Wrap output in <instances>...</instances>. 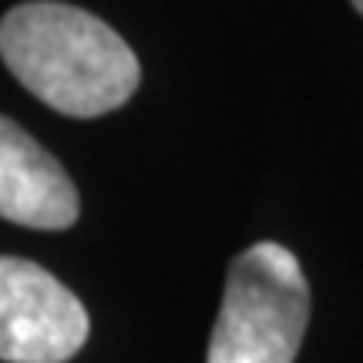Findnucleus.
I'll return each mask as SVG.
<instances>
[{"label":"nucleus","instance_id":"obj_2","mask_svg":"<svg viewBox=\"0 0 363 363\" xmlns=\"http://www.w3.org/2000/svg\"><path fill=\"white\" fill-rule=\"evenodd\" d=\"M310 323V283L279 242H256L229 266L206 363H293Z\"/></svg>","mask_w":363,"mask_h":363},{"label":"nucleus","instance_id":"obj_5","mask_svg":"<svg viewBox=\"0 0 363 363\" xmlns=\"http://www.w3.org/2000/svg\"><path fill=\"white\" fill-rule=\"evenodd\" d=\"M353 7H357V11L363 13V0H353Z\"/></svg>","mask_w":363,"mask_h":363},{"label":"nucleus","instance_id":"obj_3","mask_svg":"<svg viewBox=\"0 0 363 363\" xmlns=\"http://www.w3.org/2000/svg\"><path fill=\"white\" fill-rule=\"evenodd\" d=\"M88 330L81 299L61 279L30 259L0 256V360L65 363Z\"/></svg>","mask_w":363,"mask_h":363},{"label":"nucleus","instance_id":"obj_1","mask_svg":"<svg viewBox=\"0 0 363 363\" xmlns=\"http://www.w3.org/2000/svg\"><path fill=\"white\" fill-rule=\"evenodd\" d=\"M0 57L34 98L71 118H98L128 101L138 57L94 13L34 0L0 21Z\"/></svg>","mask_w":363,"mask_h":363},{"label":"nucleus","instance_id":"obj_4","mask_svg":"<svg viewBox=\"0 0 363 363\" xmlns=\"http://www.w3.org/2000/svg\"><path fill=\"white\" fill-rule=\"evenodd\" d=\"M0 216L27 229H67L78 219V189L51 152L0 115Z\"/></svg>","mask_w":363,"mask_h":363}]
</instances>
